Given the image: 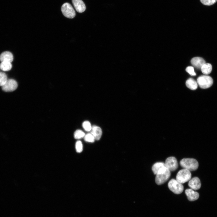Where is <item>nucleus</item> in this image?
<instances>
[{
    "mask_svg": "<svg viewBox=\"0 0 217 217\" xmlns=\"http://www.w3.org/2000/svg\"><path fill=\"white\" fill-rule=\"evenodd\" d=\"M185 193L189 200L193 201L197 200L199 197L198 192L194 191L192 189H187L185 190Z\"/></svg>",
    "mask_w": 217,
    "mask_h": 217,
    "instance_id": "obj_10",
    "label": "nucleus"
},
{
    "mask_svg": "<svg viewBox=\"0 0 217 217\" xmlns=\"http://www.w3.org/2000/svg\"><path fill=\"white\" fill-rule=\"evenodd\" d=\"M90 133L94 137L95 140H99L100 139L102 134V131L101 128L99 126L93 125L92 127Z\"/></svg>",
    "mask_w": 217,
    "mask_h": 217,
    "instance_id": "obj_13",
    "label": "nucleus"
},
{
    "mask_svg": "<svg viewBox=\"0 0 217 217\" xmlns=\"http://www.w3.org/2000/svg\"><path fill=\"white\" fill-rule=\"evenodd\" d=\"M197 82L200 88L206 89L212 86L213 83V80L211 77L203 75L199 76L197 78Z\"/></svg>",
    "mask_w": 217,
    "mask_h": 217,
    "instance_id": "obj_3",
    "label": "nucleus"
},
{
    "mask_svg": "<svg viewBox=\"0 0 217 217\" xmlns=\"http://www.w3.org/2000/svg\"><path fill=\"white\" fill-rule=\"evenodd\" d=\"M201 2L206 5H211L215 3L217 0H200Z\"/></svg>",
    "mask_w": 217,
    "mask_h": 217,
    "instance_id": "obj_24",
    "label": "nucleus"
},
{
    "mask_svg": "<svg viewBox=\"0 0 217 217\" xmlns=\"http://www.w3.org/2000/svg\"><path fill=\"white\" fill-rule=\"evenodd\" d=\"M186 84L188 88L192 90H196L198 86L197 82L192 78L187 79L186 81Z\"/></svg>",
    "mask_w": 217,
    "mask_h": 217,
    "instance_id": "obj_15",
    "label": "nucleus"
},
{
    "mask_svg": "<svg viewBox=\"0 0 217 217\" xmlns=\"http://www.w3.org/2000/svg\"><path fill=\"white\" fill-rule=\"evenodd\" d=\"M72 1L77 11L82 13L85 10L86 7L82 0H72Z\"/></svg>",
    "mask_w": 217,
    "mask_h": 217,
    "instance_id": "obj_11",
    "label": "nucleus"
},
{
    "mask_svg": "<svg viewBox=\"0 0 217 217\" xmlns=\"http://www.w3.org/2000/svg\"><path fill=\"white\" fill-rule=\"evenodd\" d=\"M165 166L170 171H174L178 168V164L176 159L174 157L167 158L165 163Z\"/></svg>",
    "mask_w": 217,
    "mask_h": 217,
    "instance_id": "obj_7",
    "label": "nucleus"
},
{
    "mask_svg": "<svg viewBox=\"0 0 217 217\" xmlns=\"http://www.w3.org/2000/svg\"><path fill=\"white\" fill-rule=\"evenodd\" d=\"M85 134L82 130H77L76 131L74 134V137L76 139H80L84 137Z\"/></svg>",
    "mask_w": 217,
    "mask_h": 217,
    "instance_id": "obj_19",
    "label": "nucleus"
},
{
    "mask_svg": "<svg viewBox=\"0 0 217 217\" xmlns=\"http://www.w3.org/2000/svg\"><path fill=\"white\" fill-rule=\"evenodd\" d=\"M170 175V171L165 166L161 168L156 174L155 182L157 185L162 184L168 180Z\"/></svg>",
    "mask_w": 217,
    "mask_h": 217,
    "instance_id": "obj_1",
    "label": "nucleus"
},
{
    "mask_svg": "<svg viewBox=\"0 0 217 217\" xmlns=\"http://www.w3.org/2000/svg\"><path fill=\"white\" fill-rule=\"evenodd\" d=\"M168 187L171 191L177 194L182 193L184 190V187L182 184L174 179H172L169 181Z\"/></svg>",
    "mask_w": 217,
    "mask_h": 217,
    "instance_id": "obj_5",
    "label": "nucleus"
},
{
    "mask_svg": "<svg viewBox=\"0 0 217 217\" xmlns=\"http://www.w3.org/2000/svg\"><path fill=\"white\" fill-rule=\"evenodd\" d=\"M191 63L194 67L197 69H201L202 66L206 63V61L201 57H195L191 60Z\"/></svg>",
    "mask_w": 217,
    "mask_h": 217,
    "instance_id": "obj_12",
    "label": "nucleus"
},
{
    "mask_svg": "<svg viewBox=\"0 0 217 217\" xmlns=\"http://www.w3.org/2000/svg\"><path fill=\"white\" fill-rule=\"evenodd\" d=\"M61 11L63 15L67 18H73L75 16V11L69 3H64L61 7Z\"/></svg>",
    "mask_w": 217,
    "mask_h": 217,
    "instance_id": "obj_6",
    "label": "nucleus"
},
{
    "mask_svg": "<svg viewBox=\"0 0 217 217\" xmlns=\"http://www.w3.org/2000/svg\"><path fill=\"white\" fill-rule=\"evenodd\" d=\"M165 166V163L163 162H159L155 163L152 167V170L154 174L156 175L159 171Z\"/></svg>",
    "mask_w": 217,
    "mask_h": 217,
    "instance_id": "obj_17",
    "label": "nucleus"
},
{
    "mask_svg": "<svg viewBox=\"0 0 217 217\" xmlns=\"http://www.w3.org/2000/svg\"><path fill=\"white\" fill-rule=\"evenodd\" d=\"M82 127L87 131H90L92 127L90 122L87 121H85L83 123Z\"/></svg>",
    "mask_w": 217,
    "mask_h": 217,
    "instance_id": "obj_23",
    "label": "nucleus"
},
{
    "mask_svg": "<svg viewBox=\"0 0 217 217\" xmlns=\"http://www.w3.org/2000/svg\"><path fill=\"white\" fill-rule=\"evenodd\" d=\"M189 187L193 190H198L201 187L200 181L197 177H194L191 179L188 183Z\"/></svg>",
    "mask_w": 217,
    "mask_h": 217,
    "instance_id": "obj_9",
    "label": "nucleus"
},
{
    "mask_svg": "<svg viewBox=\"0 0 217 217\" xmlns=\"http://www.w3.org/2000/svg\"><path fill=\"white\" fill-rule=\"evenodd\" d=\"M191 177L190 171L187 169H183L180 170L177 173L176 180L179 183L183 184L189 181Z\"/></svg>",
    "mask_w": 217,
    "mask_h": 217,
    "instance_id": "obj_4",
    "label": "nucleus"
},
{
    "mask_svg": "<svg viewBox=\"0 0 217 217\" xmlns=\"http://www.w3.org/2000/svg\"><path fill=\"white\" fill-rule=\"evenodd\" d=\"M18 84L17 81L13 79H8L7 82L2 86V90L6 92H12L17 88Z\"/></svg>",
    "mask_w": 217,
    "mask_h": 217,
    "instance_id": "obj_8",
    "label": "nucleus"
},
{
    "mask_svg": "<svg viewBox=\"0 0 217 217\" xmlns=\"http://www.w3.org/2000/svg\"><path fill=\"white\" fill-rule=\"evenodd\" d=\"M6 74L3 72H0V86H2L7 82L8 80Z\"/></svg>",
    "mask_w": 217,
    "mask_h": 217,
    "instance_id": "obj_20",
    "label": "nucleus"
},
{
    "mask_svg": "<svg viewBox=\"0 0 217 217\" xmlns=\"http://www.w3.org/2000/svg\"><path fill=\"white\" fill-rule=\"evenodd\" d=\"M75 148L77 152L80 153L83 150V145L82 142L80 140L77 141L75 145Z\"/></svg>",
    "mask_w": 217,
    "mask_h": 217,
    "instance_id": "obj_22",
    "label": "nucleus"
},
{
    "mask_svg": "<svg viewBox=\"0 0 217 217\" xmlns=\"http://www.w3.org/2000/svg\"><path fill=\"white\" fill-rule=\"evenodd\" d=\"M84 138L85 141L89 143H93L95 140L94 137L91 133L86 134Z\"/></svg>",
    "mask_w": 217,
    "mask_h": 217,
    "instance_id": "obj_21",
    "label": "nucleus"
},
{
    "mask_svg": "<svg viewBox=\"0 0 217 217\" xmlns=\"http://www.w3.org/2000/svg\"><path fill=\"white\" fill-rule=\"evenodd\" d=\"M180 164L181 167L190 171L196 170L199 166L198 161L193 158H184L180 161Z\"/></svg>",
    "mask_w": 217,
    "mask_h": 217,
    "instance_id": "obj_2",
    "label": "nucleus"
},
{
    "mask_svg": "<svg viewBox=\"0 0 217 217\" xmlns=\"http://www.w3.org/2000/svg\"><path fill=\"white\" fill-rule=\"evenodd\" d=\"M11 62L8 61H2L0 64V69L4 71H8L12 68Z\"/></svg>",
    "mask_w": 217,
    "mask_h": 217,
    "instance_id": "obj_18",
    "label": "nucleus"
},
{
    "mask_svg": "<svg viewBox=\"0 0 217 217\" xmlns=\"http://www.w3.org/2000/svg\"><path fill=\"white\" fill-rule=\"evenodd\" d=\"M201 71L204 74L208 75L211 72L212 66L210 64L205 63L202 67L201 69Z\"/></svg>",
    "mask_w": 217,
    "mask_h": 217,
    "instance_id": "obj_16",
    "label": "nucleus"
},
{
    "mask_svg": "<svg viewBox=\"0 0 217 217\" xmlns=\"http://www.w3.org/2000/svg\"><path fill=\"white\" fill-rule=\"evenodd\" d=\"M186 71L191 75H196V74L194 71L193 67L192 66L187 67L186 69Z\"/></svg>",
    "mask_w": 217,
    "mask_h": 217,
    "instance_id": "obj_25",
    "label": "nucleus"
},
{
    "mask_svg": "<svg viewBox=\"0 0 217 217\" xmlns=\"http://www.w3.org/2000/svg\"><path fill=\"white\" fill-rule=\"evenodd\" d=\"M13 60V56L12 53L9 51H5L0 55V60L2 61L12 62Z\"/></svg>",
    "mask_w": 217,
    "mask_h": 217,
    "instance_id": "obj_14",
    "label": "nucleus"
}]
</instances>
